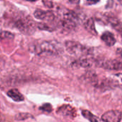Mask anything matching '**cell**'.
Instances as JSON below:
<instances>
[{
    "mask_svg": "<svg viewBox=\"0 0 122 122\" xmlns=\"http://www.w3.org/2000/svg\"><path fill=\"white\" fill-rule=\"evenodd\" d=\"M78 22V18L76 14L68 10L64 9L62 12H60V22L66 29L71 30L77 26Z\"/></svg>",
    "mask_w": 122,
    "mask_h": 122,
    "instance_id": "cell-1",
    "label": "cell"
},
{
    "mask_svg": "<svg viewBox=\"0 0 122 122\" xmlns=\"http://www.w3.org/2000/svg\"><path fill=\"white\" fill-rule=\"evenodd\" d=\"M34 22L30 19V17H18L15 22V25L20 31L25 33H30L34 30L35 25Z\"/></svg>",
    "mask_w": 122,
    "mask_h": 122,
    "instance_id": "cell-2",
    "label": "cell"
},
{
    "mask_svg": "<svg viewBox=\"0 0 122 122\" xmlns=\"http://www.w3.org/2000/svg\"><path fill=\"white\" fill-rule=\"evenodd\" d=\"M35 52L37 53H50V54H57L61 51L60 47L52 42H43L35 47Z\"/></svg>",
    "mask_w": 122,
    "mask_h": 122,
    "instance_id": "cell-3",
    "label": "cell"
},
{
    "mask_svg": "<svg viewBox=\"0 0 122 122\" xmlns=\"http://www.w3.org/2000/svg\"><path fill=\"white\" fill-rule=\"evenodd\" d=\"M66 47L68 52L73 55H78L81 54L83 52V47L79 43L73 42V41H68L66 42Z\"/></svg>",
    "mask_w": 122,
    "mask_h": 122,
    "instance_id": "cell-4",
    "label": "cell"
},
{
    "mask_svg": "<svg viewBox=\"0 0 122 122\" xmlns=\"http://www.w3.org/2000/svg\"><path fill=\"white\" fill-rule=\"evenodd\" d=\"M34 15L36 18L43 21L52 22L55 19V16L52 12H49V11L46 12L41 10H36L35 11Z\"/></svg>",
    "mask_w": 122,
    "mask_h": 122,
    "instance_id": "cell-5",
    "label": "cell"
},
{
    "mask_svg": "<svg viewBox=\"0 0 122 122\" xmlns=\"http://www.w3.org/2000/svg\"><path fill=\"white\" fill-rule=\"evenodd\" d=\"M120 111H108L103 114L101 119L103 122H117Z\"/></svg>",
    "mask_w": 122,
    "mask_h": 122,
    "instance_id": "cell-6",
    "label": "cell"
},
{
    "mask_svg": "<svg viewBox=\"0 0 122 122\" xmlns=\"http://www.w3.org/2000/svg\"><path fill=\"white\" fill-rule=\"evenodd\" d=\"M57 113H60L64 116H69L72 117H74L76 115L75 109L69 105L62 106L57 110Z\"/></svg>",
    "mask_w": 122,
    "mask_h": 122,
    "instance_id": "cell-7",
    "label": "cell"
},
{
    "mask_svg": "<svg viewBox=\"0 0 122 122\" xmlns=\"http://www.w3.org/2000/svg\"><path fill=\"white\" fill-rule=\"evenodd\" d=\"M101 40L105 42V44L109 47L113 46L116 43V39L113 35L109 32H105L101 35Z\"/></svg>",
    "mask_w": 122,
    "mask_h": 122,
    "instance_id": "cell-8",
    "label": "cell"
},
{
    "mask_svg": "<svg viewBox=\"0 0 122 122\" xmlns=\"http://www.w3.org/2000/svg\"><path fill=\"white\" fill-rule=\"evenodd\" d=\"M7 95L9 97L12 98L15 101H22L25 100L22 94L17 89H11L7 92Z\"/></svg>",
    "mask_w": 122,
    "mask_h": 122,
    "instance_id": "cell-9",
    "label": "cell"
},
{
    "mask_svg": "<svg viewBox=\"0 0 122 122\" xmlns=\"http://www.w3.org/2000/svg\"><path fill=\"white\" fill-rule=\"evenodd\" d=\"M82 114L85 118H86L88 121H90V122H100L97 116H96L95 115H93L92 113H91L87 110H83Z\"/></svg>",
    "mask_w": 122,
    "mask_h": 122,
    "instance_id": "cell-10",
    "label": "cell"
},
{
    "mask_svg": "<svg viewBox=\"0 0 122 122\" xmlns=\"http://www.w3.org/2000/svg\"><path fill=\"white\" fill-rule=\"evenodd\" d=\"M14 38V35L7 31L0 32V41L4 40H11Z\"/></svg>",
    "mask_w": 122,
    "mask_h": 122,
    "instance_id": "cell-11",
    "label": "cell"
},
{
    "mask_svg": "<svg viewBox=\"0 0 122 122\" xmlns=\"http://www.w3.org/2000/svg\"><path fill=\"white\" fill-rule=\"evenodd\" d=\"M85 27H86V28L88 31H90L91 33H93V34H96V30H95V27H94V23H93V21L92 19H90V20H88L86 22V23L85 24Z\"/></svg>",
    "mask_w": 122,
    "mask_h": 122,
    "instance_id": "cell-12",
    "label": "cell"
},
{
    "mask_svg": "<svg viewBox=\"0 0 122 122\" xmlns=\"http://www.w3.org/2000/svg\"><path fill=\"white\" fill-rule=\"evenodd\" d=\"M31 115L29 114V113H19L16 116V119L17 120H23V119H27L29 117H30Z\"/></svg>",
    "mask_w": 122,
    "mask_h": 122,
    "instance_id": "cell-13",
    "label": "cell"
},
{
    "mask_svg": "<svg viewBox=\"0 0 122 122\" xmlns=\"http://www.w3.org/2000/svg\"><path fill=\"white\" fill-rule=\"evenodd\" d=\"M40 108V110H42L44 111H47L48 113L52 111V106L50 103H45L43 106H42Z\"/></svg>",
    "mask_w": 122,
    "mask_h": 122,
    "instance_id": "cell-14",
    "label": "cell"
},
{
    "mask_svg": "<svg viewBox=\"0 0 122 122\" xmlns=\"http://www.w3.org/2000/svg\"><path fill=\"white\" fill-rule=\"evenodd\" d=\"M43 4L49 8H51L53 7V4H52V0H43Z\"/></svg>",
    "mask_w": 122,
    "mask_h": 122,
    "instance_id": "cell-15",
    "label": "cell"
},
{
    "mask_svg": "<svg viewBox=\"0 0 122 122\" xmlns=\"http://www.w3.org/2000/svg\"><path fill=\"white\" fill-rule=\"evenodd\" d=\"M100 0H87V2L89 3V4H96L97 2H98Z\"/></svg>",
    "mask_w": 122,
    "mask_h": 122,
    "instance_id": "cell-16",
    "label": "cell"
},
{
    "mask_svg": "<svg viewBox=\"0 0 122 122\" xmlns=\"http://www.w3.org/2000/svg\"><path fill=\"white\" fill-rule=\"evenodd\" d=\"M117 122H122V112H120L118 118V121Z\"/></svg>",
    "mask_w": 122,
    "mask_h": 122,
    "instance_id": "cell-17",
    "label": "cell"
},
{
    "mask_svg": "<svg viewBox=\"0 0 122 122\" xmlns=\"http://www.w3.org/2000/svg\"><path fill=\"white\" fill-rule=\"evenodd\" d=\"M116 77L118 78V79H119L120 82L122 83V74H119V75H116Z\"/></svg>",
    "mask_w": 122,
    "mask_h": 122,
    "instance_id": "cell-18",
    "label": "cell"
},
{
    "mask_svg": "<svg viewBox=\"0 0 122 122\" xmlns=\"http://www.w3.org/2000/svg\"><path fill=\"white\" fill-rule=\"evenodd\" d=\"M4 66V63L2 62V60L0 58V69H1V68Z\"/></svg>",
    "mask_w": 122,
    "mask_h": 122,
    "instance_id": "cell-19",
    "label": "cell"
},
{
    "mask_svg": "<svg viewBox=\"0 0 122 122\" xmlns=\"http://www.w3.org/2000/svg\"><path fill=\"white\" fill-rule=\"evenodd\" d=\"M26 1H28V2H36L37 0H26Z\"/></svg>",
    "mask_w": 122,
    "mask_h": 122,
    "instance_id": "cell-20",
    "label": "cell"
},
{
    "mask_svg": "<svg viewBox=\"0 0 122 122\" xmlns=\"http://www.w3.org/2000/svg\"><path fill=\"white\" fill-rule=\"evenodd\" d=\"M118 2H120L121 5H122V0H118Z\"/></svg>",
    "mask_w": 122,
    "mask_h": 122,
    "instance_id": "cell-21",
    "label": "cell"
}]
</instances>
